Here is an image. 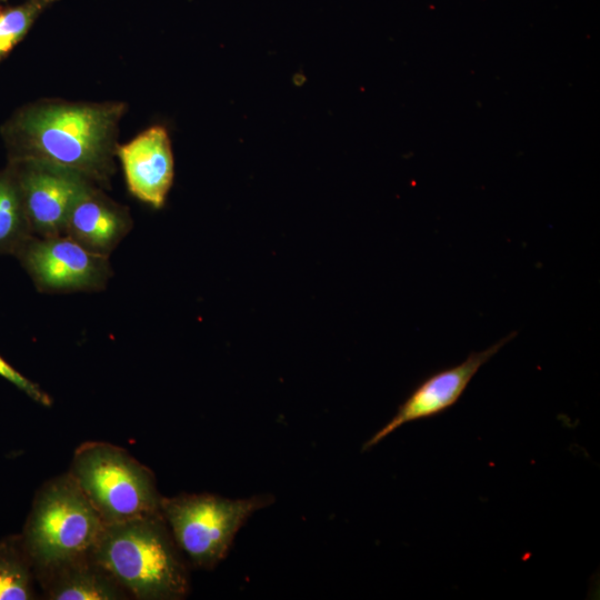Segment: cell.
<instances>
[{
	"label": "cell",
	"mask_w": 600,
	"mask_h": 600,
	"mask_svg": "<svg viewBox=\"0 0 600 600\" xmlns=\"http://www.w3.org/2000/svg\"><path fill=\"white\" fill-rule=\"evenodd\" d=\"M126 111L121 101L43 99L26 104L1 127L9 161H47L109 187Z\"/></svg>",
	"instance_id": "obj_1"
},
{
	"label": "cell",
	"mask_w": 600,
	"mask_h": 600,
	"mask_svg": "<svg viewBox=\"0 0 600 600\" xmlns=\"http://www.w3.org/2000/svg\"><path fill=\"white\" fill-rule=\"evenodd\" d=\"M91 554L134 599L178 600L189 593L186 562L161 512L104 524Z\"/></svg>",
	"instance_id": "obj_2"
},
{
	"label": "cell",
	"mask_w": 600,
	"mask_h": 600,
	"mask_svg": "<svg viewBox=\"0 0 600 600\" xmlns=\"http://www.w3.org/2000/svg\"><path fill=\"white\" fill-rule=\"evenodd\" d=\"M69 474L104 524L161 512L152 472L122 448L102 441L80 444Z\"/></svg>",
	"instance_id": "obj_3"
},
{
	"label": "cell",
	"mask_w": 600,
	"mask_h": 600,
	"mask_svg": "<svg viewBox=\"0 0 600 600\" xmlns=\"http://www.w3.org/2000/svg\"><path fill=\"white\" fill-rule=\"evenodd\" d=\"M104 527L69 472L39 491L26 531L27 552L38 572L88 553Z\"/></svg>",
	"instance_id": "obj_4"
},
{
	"label": "cell",
	"mask_w": 600,
	"mask_h": 600,
	"mask_svg": "<svg viewBox=\"0 0 600 600\" xmlns=\"http://www.w3.org/2000/svg\"><path fill=\"white\" fill-rule=\"evenodd\" d=\"M272 500L269 494L229 499L212 493H181L162 497L160 510L178 548L192 566L211 570L226 558L249 517Z\"/></svg>",
	"instance_id": "obj_5"
},
{
	"label": "cell",
	"mask_w": 600,
	"mask_h": 600,
	"mask_svg": "<svg viewBox=\"0 0 600 600\" xmlns=\"http://www.w3.org/2000/svg\"><path fill=\"white\" fill-rule=\"evenodd\" d=\"M40 292H94L106 289L109 257L91 252L66 234L31 237L16 253Z\"/></svg>",
	"instance_id": "obj_6"
},
{
	"label": "cell",
	"mask_w": 600,
	"mask_h": 600,
	"mask_svg": "<svg viewBox=\"0 0 600 600\" xmlns=\"http://www.w3.org/2000/svg\"><path fill=\"white\" fill-rule=\"evenodd\" d=\"M21 190L33 236L64 234L68 214L93 183L81 173L41 160L9 161Z\"/></svg>",
	"instance_id": "obj_7"
},
{
	"label": "cell",
	"mask_w": 600,
	"mask_h": 600,
	"mask_svg": "<svg viewBox=\"0 0 600 600\" xmlns=\"http://www.w3.org/2000/svg\"><path fill=\"white\" fill-rule=\"evenodd\" d=\"M514 336L512 332L482 351L469 353L462 362L422 380L399 406L392 419L364 442L362 450L374 447L406 423L438 416L454 406L480 368Z\"/></svg>",
	"instance_id": "obj_8"
},
{
	"label": "cell",
	"mask_w": 600,
	"mask_h": 600,
	"mask_svg": "<svg viewBox=\"0 0 600 600\" xmlns=\"http://www.w3.org/2000/svg\"><path fill=\"white\" fill-rule=\"evenodd\" d=\"M116 157L121 163L130 193L153 208H161L174 177L167 129L152 126L143 130L130 141L118 144Z\"/></svg>",
	"instance_id": "obj_9"
},
{
	"label": "cell",
	"mask_w": 600,
	"mask_h": 600,
	"mask_svg": "<svg viewBox=\"0 0 600 600\" xmlns=\"http://www.w3.org/2000/svg\"><path fill=\"white\" fill-rule=\"evenodd\" d=\"M131 228L129 209L92 184L72 206L64 234L87 250L109 257Z\"/></svg>",
	"instance_id": "obj_10"
},
{
	"label": "cell",
	"mask_w": 600,
	"mask_h": 600,
	"mask_svg": "<svg viewBox=\"0 0 600 600\" xmlns=\"http://www.w3.org/2000/svg\"><path fill=\"white\" fill-rule=\"evenodd\" d=\"M49 600H123L130 598L96 561L91 551L39 571Z\"/></svg>",
	"instance_id": "obj_11"
},
{
	"label": "cell",
	"mask_w": 600,
	"mask_h": 600,
	"mask_svg": "<svg viewBox=\"0 0 600 600\" xmlns=\"http://www.w3.org/2000/svg\"><path fill=\"white\" fill-rule=\"evenodd\" d=\"M21 190L10 163L0 171V253L14 254L31 238Z\"/></svg>",
	"instance_id": "obj_12"
},
{
	"label": "cell",
	"mask_w": 600,
	"mask_h": 600,
	"mask_svg": "<svg viewBox=\"0 0 600 600\" xmlns=\"http://www.w3.org/2000/svg\"><path fill=\"white\" fill-rule=\"evenodd\" d=\"M59 0H23L0 9V62L24 39L36 21Z\"/></svg>",
	"instance_id": "obj_13"
},
{
	"label": "cell",
	"mask_w": 600,
	"mask_h": 600,
	"mask_svg": "<svg viewBox=\"0 0 600 600\" xmlns=\"http://www.w3.org/2000/svg\"><path fill=\"white\" fill-rule=\"evenodd\" d=\"M33 598L31 576L22 561L0 552V600Z\"/></svg>",
	"instance_id": "obj_14"
},
{
	"label": "cell",
	"mask_w": 600,
	"mask_h": 600,
	"mask_svg": "<svg viewBox=\"0 0 600 600\" xmlns=\"http://www.w3.org/2000/svg\"><path fill=\"white\" fill-rule=\"evenodd\" d=\"M0 377L4 378L18 389L24 392L33 401L50 407L52 399L39 386L26 378L22 373L10 366L3 358L0 357Z\"/></svg>",
	"instance_id": "obj_15"
},
{
	"label": "cell",
	"mask_w": 600,
	"mask_h": 600,
	"mask_svg": "<svg viewBox=\"0 0 600 600\" xmlns=\"http://www.w3.org/2000/svg\"><path fill=\"white\" fill-rule=\"evenodd\" d=\"M0 1H2V0H0Z\"/></svg>",
	"instance_id": "obj_16"
}]
</instances>
